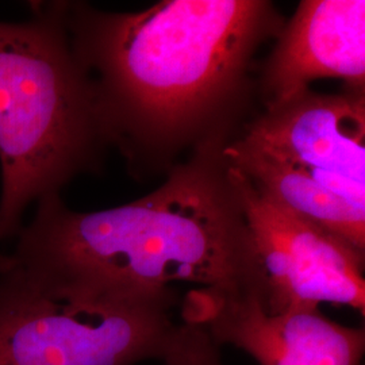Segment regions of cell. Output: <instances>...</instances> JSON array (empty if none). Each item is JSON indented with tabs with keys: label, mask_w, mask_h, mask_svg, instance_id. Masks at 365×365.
<instances>
[{
	"label": "cell",
	"mask_w": 365,
	"mask_h": 365,
	"mask_svg": "<svg viewBox=\"0 0 365 365\" xmlns=\"http://www.w3.org/2000/svg\"><path fill=\"white\" fill-rule=\"evenodd\" d=\"M66 21L106 144L140 180L238 135L257 99L255 56L286 25L269 0H163L138 13L66 1Z\"/></svg>",
	"instance_id": "6da1fadb"
},
{
	"label": "cell",
	"mask_w": 365,
	"mask_h": 365,
	"mask_svg": "<svg viewBox=\"0 0 365 365\" xmlns=\"http://www.w3.org/2000/svg\"><path fill=\"white\" fill-rule=\"evenodd\" d=\"M226 145L196 150L153 192L92 212L41 197L0 271L56 299H131L194 283L252 294L265 286Z\"/></svg>",
	"instance_id": "7a4b0ae2"
},
{
	"label": "cell",
	"mask_w": 365,
	"mask_h": 365,
	"mask_svg": "<svg viewBox=\"0 0 365 365\" xmlns=\"http://www.w3.org/2000/svg\"><path fill=\"white\" fill-rule=\"evenodd\" d=\"M34 10L25 24L0 22V242L18 235L31 200L98 170L107 148L66 1Z\"/></svg>",
	"instance_id": "3957f363"
},
{
	"label": "cell",
	"mask_w": 365,
	"mask_h": 365,
	"mask_svg": "<svg viewBox=\"0 0 365 365\" xmlns=\"http://www.w3.org/2000/svg\"><path fill=\"white\" fill-rule=\"evenodd\" d=\"M264 195L365 255V91H310L252 118L223 149Z\"/></svg>",
	"instance_id": "277c9868"
},
{
	"label": "cell",
	"mask_w": 365,
	"mask_h": 365,
	"mask_svg": "<svg viewBox=\"0 0 365 365\" xmlns=\"http://www.w3.org/2000/svg\"><path fill=\"white\" fill-rule=\"evenodd\" d=\"M173 288L131 299H56L0 271V365H137L161 360Z\"/></svg>",
	"instance_id": "5b68a950"
},
{
	"label": "cell",
	"mask_w": 365,
	"mask_h": 365,
	"mask_svg": "<svg viewBox=\"0 0 365 365\" xmlns=\"http://www.w3.org/2000/svg\"><path fill=\"white\" fill-rule=\"evenodd\" d=\"M229 172L264 277L265 310L315 312L331 303L364 315V253L264 195L238 170Z\"/></svg>",
	"instance_id": "8992f818"
},
{
	"label": "cell",
	"mask_w": 365,
	"mask_h": 365,
	"mask_svg": "<svg viewBox=\"0 0 365 365\" xmlns=\"http://www.w3.org/2000/svg\"><path fill=\"white\" fill-rule=\"evenodd\" d=\"M182 318L260 365H360L364 356V329L344 327L319 310L269 314L252 294L197 288L182 300Z\"/></svg>",
	"instance_id": "52a82bcc"
},
{
	"label": "cell",
	"mask_w": 365,
	"mask_h": 365,
	"mask_svg": "<svg viewBox=\"0 0 365 365\" xmlns=\"http://www.w3.org/2000/svg\"><path fill=\"white\" fill-rule=\"evenodd\" d=\"M257 76L269 111L310 91L318 78H339L365 91L364 0H302Z\"/></svg>",
	"instance_id": "ba28073f"
},
{
	"label": "cell",
	"mask_w": 365,
	"mask_h": 365,
	"mask_svg": "<svg viewBox=\"0 0 365 365\" xmlns=\"http://www.w3.org/2000/svg\"><path fill=\"white\" fill-rule=\"evenodd\" d=\"M161 360L164 365H223L220 345L203 327L187 321L176 325Z\"/></svg>",
	"instance_id": "9c48e42d"
}]
</instances>
